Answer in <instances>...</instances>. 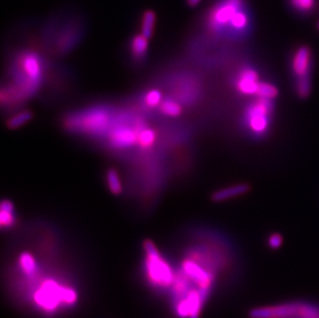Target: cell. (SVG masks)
Wrapping results in <instances>:
<instances>
[{
	"instance_id": "obj_1",
	"label": "cell",
	"mask_w": 319,
	"mask_h": 318,
	"mask_svg": "<svg viewBox=\"0 0 319 318\" xmlns=\"http://www.w3.org/2000/svg\"><path fill=\"white\" fill-rule=\"evenodd\" d=\"M43 73V60L38 54L33 51L21 53L18 56L14 67V82L7 90L3 89L2 95H8L9 104H19L26 101L41 87Z\"/></svg>"
},
{
	"instance_id": "obj_2",
	"label": "cell",
	"mask_w": 319,
	"mask_h": 318,
	"mask_svg": "<svg viewBox=\"0 0 319 318\" xmlns=\"http://www.w3.org/2000/svg\"><path fill=\"white\" fill-rule=\"evenodd\" d=\"M251 20L245 0H219L209 11L207 28L215 34L241 37L248 33Z\"/></svg>"
},
{
	"instance_id": "obj_3",
	"label": "cell",
	"mask_w": 319,
	"mask_h": 318,
	"mask_svg": "<svg viewBox=\"0 0 319 318\" xmlns=\"http://www.w3.org/2000/svg\"><path fill=\"white\" fill-rule=\"evenodd\" d=\"M77 301L76 289L54 277H45L39 280L32 292V303L45 314H54L60 309L73 307Z\"/></svg>"
},
{
	"instance_id": "obj_4",
	"label": "cell",
	"mask_w": 319,
	"mask_h": 318,
	"mask_svg": "<svg viewBox=\"0 0 319 318\" xmlns=\"http://www.w3.org/2000/svg\"><path fill=\"white\" fill-rule=\"evenodd\" d=\"M144 276L149 286L156 290H170L176 276V270L167 261L152 240L143 242Z\"/></svg>"
},
{
	"instance_id": "obj_5",
	"label": "cell",
	"mask_w": 319,
	"mask_h": 318,
	"mask_svg": "<svg viewBox=\"0 0 319 318\" xmlns=\"http://www.w3.org/2000/svg\"><path fill=\"white\" fill-rule=\"evenodd\" d=\"M111 125L112 114L109 109L103 107L75 112L67 116L64 121V126L67 130L92 136L107 135L112 127Z\"/></svg>"
},
{
	"instance_id": "obj_6",
	"label": "cell",
	"mask_w": 319,
	"mask_h": 318,
	"mask_svg": "<svg viewBox=\"0 0 319 318\" xmlns=\"http://www.w3.org/2000/svg\"><path fill=\"white\" fill-rule=\"evenodd\" d=\"M249 318H319V302L291 300L258 306L248 312Z\"/></svg>"
},
{
	"instance_id": "obj_7",
	"label": "cell",
	"mask_w": 319,
	"mask_h": 318,
	"mask_svg": "<svg viewBox=\"0 0 319 318\" xmlns=\"http://www.w3.org/2000/svg\"><path fill=\"white\" fill-rule=\"evenodd\" d=\"M274 111V99L253 97L242 117V124L249 135L254 138H264L271 130Z\"/></svg>"
},
{
	"instance_id": "obj_8",
	"label": "cell",
	"mask_w": 319,
	"mask_h": 318,
	"mask_svg": "<svg viewBox=\"0 0 319 318\" xmlns=\"http://www.w3.org/2000/svg\"><path fill=\"white\" fill-rule=\"evenodd\" d=\"M179 269L187 276L195 287L201 289L209 296H211L215 289L218 276L221 274L211 266L197 261L189 255H186V257L183 258Z\"/></svg>"
},
{
	"instance_id": "obj_9",
	"label": "cell",
	"mask_w": 319,
	"mask_h": 318,
	"mask_svg": "<svg viewBox=\"0 0 319 318\" xmlns=\"http://www.w3.org/2000/svg\"><path fill=\"white\" fill-rule=\"evenodd\" d=\"M210 296L196 287L182 299L173 303L174 313L178 318H199Z\"/></svg>"
},
{
	"instance_id": "obj_10",
	"label": "cell",
	"mask_w": 319,
	"mask_h": 318,
	"mask_svg": "<svg viewBox=\"0 0 319 318\" xmlns=\"http://www.w3.org/2000/svg\"><path fill=\"white\" fill-rule=\"evenodd\" d=\"M143 123L136 120L133 125L118 123L107 133L108 145L114 150H126L137 145V131Z\"/></svg>"
},
{
	"instance_id": "obj_11",
	"label": "cell",
	"mask_w": 319,
	"mask_h": 318,
	"mask_svg": "<svg viewBox=\"0 0 319 318\" xmlns=\"http://www.w3.org/2000/svg\"><path fill=\"white\" fill-rule=\"evenodd\" d=\"M263 80L257 69L251 65L238 68L232 77V86L236 93L246 97H256Z\"/></svg>"
},
{
	"instance_id": "obj_12",
	"label": "cell",
	"mask_w": 319,
	"mask_h": 318,
	"mask_svg": "<svg viewBox=\"0 0 319 318\" xmlns=\"http://www.w3.org/2000/svg\"><path fill=\"white\" fill-rule=\"evenodd\" d=\"M290 72L294 80L311 77L314 67V57L312 49L307 45L298 46L290 58Z\"/></svg>"
},
{
	"instance_id": "obj_13",
	"label": "cell",
	"mask_w": 319,
	"mask_h": 318,
	"mask_svg": "<svg viewBox=\"0 0 319 318\" xmlns=\"http://www.w3.org/2000/svg\"><path fill=\"white\" fill-rule=\"evenodd\" d=\"M18 270L27 280H34L37 278L39 271V264L35 256L29 251H22L18 255L17 260Z\"/></svg>"
},
{
	"instance_id": "obj_14",
	"label": "cell",
	"mask_w": 319,
	"mask_h": 318,
	"mask_svg": "<svg viewBox=\"0 0 319 318\" xmlns=\"http://www.w3.org/2000/svg\"><path fill=\"white\" fill-rule=\"evenodd\" d=\"M251 189H252L251 185L247 184V183L235 184L232 186H228L225 188L216 190L215 192L212 193L211 200L214 203H223V202L232 200V198L245 195V194L249 193L251 191Z\"/></svg>"
},
{
	"instance_id": "obj_15",
	"label": "cell",
	"mask_w": 319,
	"mask_h": 318,
	"mask_svg": "<svg viewBox=\"0 0 319 318\" xmlns=\"http://www.w3.org/2000/svg\"><path fill=\"white\" fill-rule=\"evenodd\" d=\"M149 50V38L144 36L142 33L135 34L130 41L129 51L133 60L136 62H142L145 60Z\"/></svg>"
},
{
	"instance_id": "obj_16",
	"label": "cell",
	"mask_w": 319,
	"mask_h": 318,
	"mask_svg": "<svg viewBox=\"0 0 319 318\" xmlns=\"http://www.w3.org/2000/svg\"><path fill=\"white\" fill-rule=\"evenodd\" d=\"M17 224V214L15 205L11 200L5 198L0 205V226L4 230H9Z\"/></svg>"
},
{
	"instance_id": "obj_17",
	"label": "cell",
	"mask_w": 319,
	"mask_h": 318,
	"mask_svg": "<svg viewBox=\"0 0 319 318\" xmlns=\"http://www.w3.org/2000/svg\"><path fill=\"white\" fill-rule=\"evenodd\" d=\"M156 138L157 133L153 128L145 124L139 126L137 131V146L142 150H148L152 148L156 142Z\"/></svg>"
},
{
	"instance_id": "obj_18",
	"label": "cell",
	"mask_w": 319,
	"mask_h": 318,
	"mask_svg": "<svg viewBox=\"0 0 319 318\" xmlns=\"http://www.w3.org/2000/svg\"><path fill=\"white\" fill-rule=\"evenodd\" d=\"M106 183L110 192L114 195H120L123 192L121 178L115 168H110L106 172Z\"/></svg>"
},
{
	"instance_id": "obj_19",
	"label": "cell",
	"mask_w": 319,
	"mask_h": 318,
	"mask_svg": "<svg viewBox=\"0 0 319 318\" xmlns=\"http://www.w3.org/2000/svg\"><path fill=\"white\" fill-rule=\"evenodd\" d=\"M159 111H161V113L167 117L174 118V117L180 116L183 112V109L181 105L177 101H175L174 98L166 97L165 99H163L161 106H159Z\"/></svg>"
},
{
	"instance_id": "obj_20",
	"label": "cell",
	"mask_w": 319,
	"mask_h": 318,
	"mask_svg": "<svg viewBox=\"0 0 319 318\" xmlns=\"http://www.w3.org/2000/svg\"><path fill=\"white\" fill-rule=\"evenodd\" d=\"M32 118H33V113L31 111L24 110L11 117L7 122V125L10 129H17L27 124L29 121L32 120Z\"/></svg>"
},
{
	"instance_id": "obj_21",
	"label": "cell",
	"mask_w": 319,
	"mask_h": 318,
	"mask_svg": "<svg viewBox=\"0 0 319 318\" xmlns=\"http://www.w3.org/2000/svg\"><path fill=\"white\" fill-rule=\"evenodd\" d=\"M156 23V15L153 11L148 10L143 14L141 23V33L147 38H151L154 32Z\"/></svg>"
},
{
	"instance_id": "obj_22",
	"label": "cell",
	"mask_w": 319,
	"mask_h": 318,
	"mask_svg": "<svg viewBox=\"0 0 319 318\" xmlns=\"http://www.w3.org/2000/svg\"><path fill=\"white\" fill-rule=\"evenodd\" d=\"M294 91L300 99H307L312 92L311 77H302L294 80Z\"/></svg>"
},
{
	"instance_id": "obj_23",
	"label": "cell",
	"mask_w": 319,
	"mask_h": 318,
	"mask_svg": "<svg viewBox=\"0 0 319 318\" xmlns=\"http://www.w3.org/2000/svg\"><path fill=\"white\" fill-rule=\"evenodd\" d=\"M316 0H289L290 8L300 15H308L315 9Z\"/></svg>"
},
{
	"instance_id": "obj_24",
	"label": "cell",
	"mask_w": 319,
	"mask_h": 318,
	"mask_svg": "<svg viewBox=\"0 0 319 318\" xmlns=\"http://www.w3.org/2000/svg\"><path fill=\"white\" fill-rule=\"evenodd\" d=\"M163 102V94L158 89H151L145 93L143 97L144 106L148 109L159 108Z\"/></svg>"
},
{
	"instance_id": "obj_25",
	"label": "cell",
	"mask_w": 319,
	"mask_h": 318,
	"mask_svg": "<svg viewBox=\"0 0 319 318\" xmlns=\"http://www.w3.org/2000/svg\"><path fill=\"white\" fill-rule=\"evenodd\" d=\"M279 95V89L278 87L268 81H263L259 85L257 95L256 97H263V98H268V99H275Z\"/></svg>"
},
{
	"instance_id": "obj_26",
	"label": "cell",
	"mask_w": 319,
	"mask_h": 318,
	"mask_svg": "<svg viewBox=\"0 0 319 318\" xmlns=\"http://www.w3.org/2000/svg\"><path fill=\"white\" fill-rule=\"evenodd\" d=\"M284 244V237L282 233L274 231L267 237V246L271 250H279Z\"/></svg>"
},
{
	"instance_id": "obj_27",
	"label": "cell",
	"mask_w": 319,
	"mask_h": 318,
	"mask_svg": "<svg viewBox=\"0 0 319 318\" xmlns=\"http://www.w3.org/2000/svg\"><path fill=\"white\" fill-rule=\"evenodd\" d=\"M201 2H202V0H186V4L190 8H195L196 6L199 5V3H201Z\"/></svg>"
},
{
	"instance_id": "obj_28",
	"label": "cell",
	"mask_w": 319,
	"mask_h": 318,
	"mask_svg": "<svg viewBox=\"0 0 319 318\" xmlns=\"http://www.w3.org/2000/svg\"><path fill=\"white\" fill-rule=\"evenodd\" d=\"M317 27H318V29H319V21H318V23H317Z\"/></svg>"
}]
</instances>
